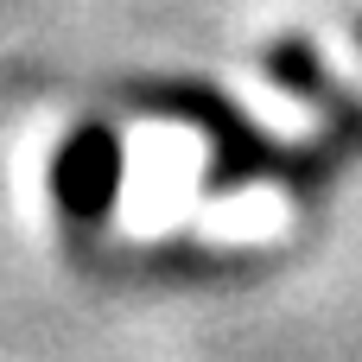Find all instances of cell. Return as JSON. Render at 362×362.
Here are the masks:
<instances>
[{"label": "cell", "instance_id": "6da1fadb", "mask_svg": "<svg viewBox=\"0 0 362 362\" xmlns=\"http://www.w3.org/2000/svg\"><path fill=\"white\" fill-rule=\"evenodd\" d=\"M280 223H286V210H280L267 191H255L248 204H229V210H216L204 229H210V235H267V229H280Z\"/></svg>", "mask_w": 362, "mask_h": 362}, {"label": "cell", "instance_id": "7a4b0ae2", "mask_svg": "<svg viewBox=\"0 0 362 362\" xmlns=\"http://www.w3.org/2000/svg\"><path fill=\"white\" fill-rule=\"evenodd\" d=\"M102 178H108V146L102 140H89V159L70 172V191H83L76 204H95V191H102Z\"/></svg>", "mask_w": 362, "mask_h": 362}]
</instances>
